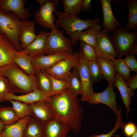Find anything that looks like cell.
<instances>
[{
	"instance_id": "ba28073f",
	"label": "cell",
	"mask_w": 137,
	"mask_h": 137,
	"mask_svg": "<svg viewBox=\"0 0 137 137\" xmlns=\"http://www.w3.org/2000/svg\"><path fill=\"white\" fill-rule=\"evenodd\" d=\"M113 84L109 83L104 90L98 93L93 92L88 96L83 101L92 105L100 103L104 104L110 108L116 116L119 107L116 101L117 96L114 90Z\"/></svg>"
},
{
	"instance_id": "d6a6232c",
	"label": "cell",
	"mask_w": 137,
	"mask_h": 137,
	"mask_svg": "<svg viewBox=\"0 0 137 137\" xmlns=\"http://www.w3.org/2000/svg\"><path fill=\"white\" fill-rule=\"evenodd\" d=\"M88 64L93 84L99 82L104 79L100 66L96 59L93 61L88 60Z\"/></svg>"
},
{
	"instance_id": "7bdbcfd3",
	"label": "cell",
	"mask_w": 137,
	"mask_h": 137,
	"mask_svg": "<svg viewBox=\"0 0 137 137\" xmlns=\"http://www.w3.org/2000/svg\"><path fill=\"white\" fill-rule=\"evenodd\" d=\"M5 125L3 121L0 120V134L4 130Z\"/></svg>"
},
{
	"instance_id": "8fae6325",
	"label": "cell",
	"mask_w": 137,
	"mask_h": 137,
	"mask_svg": "<svg viewBox=\"0 0 137 137\" xmlns=\"http://www.w3.org/2000/svg\"><path fill=\"white\" fill-rule=\"evenodd\" d=\"M80 58L76 65L74 67L76 70L80 77L82 85L81 94V100L89 95L94 92L89 70L88 60L84 56L80 49H79Z\"/></svg>"
},
{
	"instance_id": "6da1fadb",
	"label": "cell",
	"mask_w": 137,
	"mask_h": 137,
	"mask_svg": "<svg viewBox=\"0 0 137 137\" xmlns=\"http://www.w3.org/2000/svg\"><path fill=\"white\" fill-rule=\"evenodd\" d=\"M49 101L55 118L70 126L74 133H79L83 111L77 97L67 89L59 95L52 96Z\"/></svg>"
},
{
	"instance_id": "7a4b0ae2",
	"label": "cell",
	"mask_w": 137,
	"mask_h": 137,
	"mask_svg": "<svg viewBox=\"0 0 137 137\" xmlns=\"http://www.w3.org/2000/svg\"><path fill=\"white\" fill-rule=\"evenodd\" d=\"M0 75L9 80L12 93H30L38 88L36 75H28L16 64L0 66Z\"/></svg>"
},
{
	"instance_id": "60d3db41",
	"label": "cell",
	"mask_w": 137,
	"mask_h": 137,
	"mask_svg": "<svg viewBox=\"0 0 137 137\" xmlns=\"http://www.w3.org/2000/svg\"><path fill=\"white\" fill-rule=\"evenodd\" d=\"M125 82L127 86L134 91L137 88V73L131 77Z\"/></svg>"
},
{
	"instance_id": "2e32d148",
	"label": "cell",
	"mask_w": 137,
	"mask_h": 137,
	"mask_svg": "<svg viewBox=\"0 0 137 137\" xmlns=\"http://www.w3.org/2000/svg\"><path fill=\"white\" fill-rule=\"evenodd\" d=\"M49 100H43L29 104L31 109V116L45 123L54 119L53 110Z\"/></svg>"
},
{
	"instance_id": "1f68e13d",
	"label": "cell",
	"mask_w": 137,
	"mask_h": 137,
	"mask_svg": "<svg viewBox=\"0 0 137 137\" xmlns=\"http://www.w3.org/2000/svg\"><path fill=\"white\" fill-rule=\"evenodd\" d=\"M9 101L12 105V107L19 119L27 116H32L31 108L29 104L16 100Z\"/></svg>"
},
{
	"instance_id": "277c9868",
	"label": "cell",
	"mask_w": 137,
	"mask_h": 137,
	"mask_svg": "<svg viewBox=\"0 0 137 137\" xmlns=\"http://www.w3.org/2000/svg\"><path fill=\"white\" fill-rule=\"evenodd\" d=\"M8 14L0 10V32L5 35L14 44L18 52L22 49L19 37L22 30L32 21H21L15 14L8 12Z\"/></svg>"
},
{
	"instance_id": "e0dca14e",
	"label": "cell",
	"mask_w": 137,
	"mask_h": 137,
	"mask_svg": "<svg viewBox=\"0 0 137 137\" xmlns=\"http://www.w3.org/2000/svg\"><path fill=\"white\" fill-rule=\"evenodd\" d=\"M103 14V20L100 26L103 29L112 32L117 27L122 26V24L114 16L111 7V0H100Z\"/></svg>"
},
{
	"instance_id": "836d02e7",
	"label": "cell",
	"mask_w": 137,
	"mask_h": 137,
	"mask_svg": "<svg viewBox=\"0 0 137 137\" xmlns=\"http://www.w3.org/2000/svg\"><path fill=\"white\" fill-rule=\"evenodd\" d=\"M112 60L116 72L125 81L131 77L130 71L122 58H114Z\"/></svg>"
},
{
	"instance_id": "484cf974",
	"label": "cell",
	"mask_w": 137,
	"mask_h": 137,
	"mask_svg": "<svg viewBox=\"0 0 137 137\" xmlns=\"http://www.w3.org/2000/svg\"><path fill=\"white\" fill-rule=\"evenodd\" d=\"M128 16L124 28L137 32V0H127Z\"/></svg>"
},
{
	"instance_id": "52a82bcc",
	"label": "cell",
	"mask_w": 137,
	"mask_h": 137,
	"mask_svg": "<svg viewBox=\"0 0 137 137\" xmlns=\"http://www.w3.org/2000/svg\"><path fill=\"white\" fill-rule=\"evenodd\" d=\"M40 6V10L35 12V20L39 25L44 28L51 30L57 25L55 23V15L53 14L57 10V6L60 1L59 0H37Z\"/></svg>"
},
{
	"instance_id": "30bf717a",
	"label": "cell",
	"mask_w": 137,
	"mask_h": 137,
	"mask_svg": "<svg viewBox=\"0 0 137 137\" xmlns=\"http://www.w3.org/2000/svg\"><path fill=\"white\" fill-rule=\"evenodd\" d=\"M110 33L101 29L97 37L94 48L96 57L110 60L118 57L116 51L111 41Z\"/></svg>"
},
{
	"instance_id": "9c48e42d",
	"label": "cell",
	"mask_w": 137,
	"mask_h": 137,
	"mask_svg": "<svg viewBox=\"0 0 137 137\" xmlns=\"http://www.w3.org/2000/svg\"><path fill=\"white\" fill-rule=\"evenodd\" d=\"M80 58L79 52H76L70 56L61 60L50 68L43 71L54 78L66 81L71 69L76 65Z\"/></svg>"
},
{
	"instance_id": "f6af8a7d",
	"label": "cell",
	"mask_w": 137,
	"mask_h": 137,
	"mask_svg": "<svg viewBox=\"0 0 137 137\" xmlns=\"http://www.w3.org/2000/svg\"><path fill=\"white\" fill-rule=\"evenodd\" d=\"M112 137H121V136L118 134H116L113 135Z\"/></svg>"
},
{
	"instance_id": "74e56055",
	"label": "cell",
	"mask_w": 137,
	"mask_h": 137,
	"mask_svg": "<svg viewBox=\"0 0 137 137\" xmlns=\"http://www.w3.org/2000/svg\"><path fill=\"white\" fill-rule=\"evenodd\" d=\"M9 93H12L9 80L0 75V102L4 101L5 97Z\"/></svg>"
},
{
	"instance_id": "ee69618b",
	"label": "cell",
	"mask_w": 137,
	"mask_h": 137,
	"mask_svg": "<svg viewBox=\"0 0 137 137\" xmlns=\"http://www.w3.org/2000/svg\"><path fill=\"white\" fill-rule=\"evenodd\" d=\"M130 137H137V131H136L135 133Z\"/></svg>"
},
{
	"instance_id": "9a60e30c",
	"label": "cell",
	"mask_w": 137,
	"mask_h": 137,
	"mask_svg": "<svg viewBox=\"0 0 137 137\" xmlns=\"http://www.w3.org/2000/svg\"><path fill=\"white\" fill-rule=\"evenodd\" d=\"M49 32L41 30L37 37L20 52L32 58L41 56L46 54V41Z\"/></svg>"
},
{
	"instance_id": "4fadbf2b",
	"label": "cell",
	"mask_w": 137,
	"mask_h": 137,
	"mask_svg": "<svg viewBox=\"0 0 137 137\" xmlns=\"http://www.w3.org/2000/svg\"><path fill=\"white\" fill-rule=\"evenodd\" d=\"M17 51L13 43L0 32V66L15 64L14 59Z\"/></svg>"
},
{
	"instance_id": "e575fe53",
	"label": "cell",
	"mask_w": 137,
	"mask_h": 137,
	"mask_svg": "<svg viewBox=\"0 0 137 137\" xmlns=\"http://www.w3.org/2000/svg\"><path fill=\"white\" fill-rule=\"evenodd\" d=\"M46 74L50 78L52 82L51 96L59 95L69 88L68 84L66 81L54 78Z\"/></svg>"
},
{
	"instance_id": "f546056e",
	"label": "cell",
	"mask_w": 137,
	"mask_h": 137,
	"mask_svg": "<svg viewBox=\"0 0 137 137\" xmlns=\"http://www.w3.org/2000/svg\"><path fill=\"white\" fill-rule=\"evenodd\" d=\"M82 0H62L64 12L72 16L77 17L82 9Z\"/></svg>"
},
{
	"instance_id": "603a6c76",
	"label": "cell",
	"mask_w": 137,
	"mask_h": 137,
	"mask_svg": "<svg viewBox=\"0 0 137 137\" xmlns=\"http://www.w3.org/2000/svg\"><path fill=\"white\" fill-rule=\"evenodd\" d=\"M96 60L100 66L104 79L109 83H113L116 72L112 60L97 57Z\"/></svg>"
},
{
	"instance_id": "7c38bea8",
	"label": "cell",
	"mask_w": 137,
	"mask_h": 137,
	"mask_svg": "<svg viewBox=\"0 0 137 137\" xmlns=\"http://www.w3.org/2000/svg\"><path fill=\"white\" fill-rule=\"evenodd\" d=\"M26 3L25 0H0V10L6 14L12 12L25 21L28 20L30 15L29 9L24 7Z\"/></svg>"
},
{
	"instance_id": "7402d4cb",
	"label": "cell",
	"mask_w": 137,
	"mask_h": 137,
	"mask_svg": "<svg viewBox=\"0 0 137 137\" xmlns=\"http://www.w3.org/2000/svg\"><path fill=\"white\" fill-rule=\"evenodd\" d=\"M45 123L31 116L27 123L23 137H44Z\"/></svg>"
},
{
	"instance_id": "8d00e7d4",
	"label": "cell",
	"mask_w": 137,
	"mask_h": 137,
	"mask_svg": "<svg viewBox=\"0 0 137 137\" xmlns=\"http://www.w3.org/2000/svg\"><path fill=\"white\" fill-rule=\"evenodd\" d=\"M79 44L83 55L87 60L93 61L96 59V54L94 48L90 45L83 42H80Z\"/></svg>"
},
{
	"instance_id": "3957f363",
	"label": "cell",
	"mask_w": 137,
	"mask_h": 137,
	"mask_svg": "<svg viewBox=\"0 0 137 137\" xmlns=\"http://www.w3.org/2000/svg\"><path fill=\"white\" fill-rule=\"evenodd\" d=\"M54 13L57 16V19L55 21L56 24L64 29L66 34L70 37L74 46L77 44L79 35L81 31L99 23L101 21V19L98 18L82 20L57 10Z\"/></svg>"
},
{
	"instance_id": "ac0fdd59",
	"label": "cell",
	"mask_w": 137,
	"mask_h": 137,
	"mask_svg": "<svg viewBox=\"0 0 137 137\" xmlns=\"http://www.w3.org/2000/svg\"><path fill=\"white\" fill-rule=\"evenodd\" d=\"M71 130L68 125L54 118L45 123L44 137H66Z\"/></svg>"
},
{
	"instance_id": "5b68a950",
	"label": "cell",
	"mask_w": 137,
	"mask_h": 137,
	"mask_svg": "<svg viewBox=\"0 0 137 137\" xmlns=\"http://www.w3.org/2000/svg\"><path fill=\"white\" fill-rule=\"evenodd\" d=\"M110 37L118 58L129 54L137 55V32L117 27L112 32Z\"/></svg>"
},
{
	"instance_id": "4316f807",
	"label": "cell",
	"mask_w": 137,
	"mask_h": 137,
	"mask_svg": "<svg viewBox=\"0 0 137 137\" xmlns=\"http://www.w3.org/2000/svg\"><path fill=\"white\" fill-rule=\"evenodd\" d=\"M66 81L69 86L68 89L74 95L77 97L81 95V82L78 72L75 68L71 71Z\"/></svg>"
},
{
	"instance_id": "44dd1931",
	"label": "cell",
	"mask_w": 137,
	"mask_h": 137,
	"mask_svg": "<svg viewBox=\"0 0 137 137\" xmlns=\"http://www.w3.org/2000/svg\"><path fill=\"white\" fill-rule=\"evenodd\" d=\"M30 116H25L13 124L5 125L1 133L2 137H23L24 129Z\"/></svg>"
},
{
	"instance_id": "ab89813d",
	"label": "cell",
	"mask_w": 137,
	"mask_h": 137,
	"mask_svg": "<svg viewBox=\"0 0 137 137\" xmlns=\"http://www.w3.org/2000/svg\"><path fill=\"white\" fill-rule=\"evenodd\" d=\"M124 132L127 137H130L137 131L136 126L133 123L129 122L124 124Z\"/></svg>"
},
{
	"instance_id": "f35d334b",
	"label": "cell",
	"mask_w": 137,
	"mask_h": 137,
	"mask_svg": "<svg viewBox=\"0 0 137 137\" xmlns=\"http://www.w3.org/2000/svg\"><path fill=\"white\" fill-rule=\"evenodd\" d=\"M123 60L130 71L137 73V61L135 55L129 54H126Z\"/></svg>"
},
{
	"instance_id": "d6986e66",
	"label": "cell",
	"mask_w": 137,
	"mask_h": 137,
	"mask_svg": "<svg viewBox=\"0 0 137 137\" xmlns=\"http://www.w3.org/2000/svg\"><path fill=\"white\" fill-rule=\"evenodd\" d=\"M51 97L37 88L30 93L20 95H16L13 93H8L5 97L4 101L16 100L30 104L43 100H49Z\"/></svg>"
},
{
	"instance_id": "d590c367",
	"label": "cell",
	"mask_w": 137,
	"mask_h": 137,
	"mask_svg": "<svg viewBox=\"0 0 137 137\" xmlns=\"http://www.w3.org/2000/svg\"><path fill=\"white\" fill-rule=\"evenodd\" d=\"M118 112L116 116L117 119L114 127L113 128L107 133L98 134H94L87 137H112L114 134L117 132V130L120 128H123L124 124L122 117L121 113L122 109L121 107H119Z\"/></svg>"
},
{
	"instance_id": "5bb4252c",
	"label": "cell",
	"mask_w": 137,
	"mask_h": 137,
	"mask_svg": "<svg viewBox=\"0 0 137 137\" xmlns=\"http://www.w3.org/2000/svg\"><path fill=\"white\" fill-rule=\"evenodd\" d=\"M70 52H62L32 58V63L35 70H45L61 60L72 55Z\"/></svg>"
},
{
	"instance_id": "8992f818",
	"label": "cell",
	"mask_w": 137,
	"mask_h": 137,
	"mask_svg": "<svg viewBox=\"0 0 137 137\" xmlns=\"http://www.w3.org/2000/svg\"><path fill=\"white\" fill-rule=\"evenodd\" d=\"M57 26L51 30L46 41V54L48 55L66 52L73 53L72 43L65 36L63 30H59Z\"/></svg>"
},
{
	"instance_id": "f1b7e54d",
	"label": "cell",
	"mask_w": 137,
	"mask_h": 137,
	"mask_svg": "<svg viewBox=\"0 0 137 137\" xmlns=\"http://www.w3.org/2000/svg\"><path fill=\"white\" fill-rule=\"evenodd\" d=\"M35 71L38 82V88L51 96L52 84L50 78L44 71L39 70H35Z\"/></svg>"
},
{
	"instance_id": "bcb514c9",
	"label": "cell",
	"mask_w": 137,
	"mask_h": 137,
	"mask_svg": "<svg viewBox=\"0 0 137 137\" xmlns=\"http://www.w3.org/2000/svg\"><path fill=\"white\" fill-rule=\"evenodd\" d=\"M0 137H2L1 134V133L0 134Z\"/></svg>"
},
{
	"instance_id": "cb8c5ba5",
	"label": "cell",
	"mask_w": 137,
	"mask_h": 137,
	"mask_svg": "<svg viewBox=\"0 0 137 137\" xmlns=\"http://www.w3.org/2000/svg\"><path fill=\"white\" fill-rule=\"evenodd\" d=\"M32 57L29 55L17 51L14 62L27 74L36 75L35 71L32 63Z\"/></svg>"
},
{
	"instance_id": "83f0119b",
	"label": "cell",
	"mask_w": 137,
	"mask_h": 137,
	"mask_svg": "<svg viewBox=\"0 0 137 137\" xmlns=\"http://www.w3.org/2000/svg\"><path fill=\"white\" fill-rule=\"evenodd\" d=\"M35 22H32L25 27L20 34L19 40L22 50L31 43L37 37L35 33Z\"/></svg>"
},
{
	"instance_id": "ffe728a7",
	"label": "cell",
	"mask_w": 137,
	"mask_h": 137,
	"mask_svg": "<svg viewBox=\"0 0 137 137\" xmlns=\"http://www.w3.org/2000/svg\"><path fill=\"white\" fill-rule=\"evenodd\" d=\"M113 86L117 88L119 90L126 108L127 116L131 110L130 106L133 100L131 97L134 96V91L127 86L125 80L117 73L115 75Z\"/></svg>"
},
{
	"instance_id": "4dcf8cb0",
	"label": "cell",
	"mask_w": 137,
	"mask_h": 137,
	"mask_svg": "<svg viewBox=\"0 0 137 137\" xmlns=\"http://www.w3.org/2000/svg\"><path fill=\"white\" fill-rule=\"evenodd\" d=\"M0 118L5 125L13 124L19 119L12 107H0Z\"/></svg>"
},
{
	"instance_id": "d4e9b609",
	"label": "cell",
	"mask_w": 137,
	"mask_h": 137,
	"mask_svg": "<svg viewBox=\"0 0 137 137\" xmlns=\"http://www.w3.org/2000/svg\"><path fill=\"white\" fill-rule=\"evenodd\" d=\"M99 23L81 31L78 37V40L88 44L94 48L96 41L97 36L101 29Z\"/></svg>"
},
{
	"instance_id": "b9f144b4",
	"label": "cell",
	"mask_w": 137,
	"mask_h": 137,
	"mask_svg": "<svg viewBox=\"0 0 137 137\" xmlns=\"http://www.w3.org/2000/svg\"><path fill=\"white\" fill-rule=\"evenodd\" d=\"M91 0H82V9L84 12H87L90 10L91 8Z\"/></svg>"
}]
</instances>
